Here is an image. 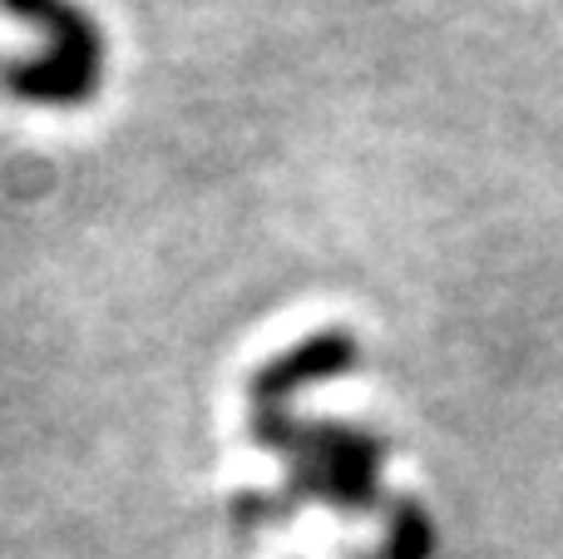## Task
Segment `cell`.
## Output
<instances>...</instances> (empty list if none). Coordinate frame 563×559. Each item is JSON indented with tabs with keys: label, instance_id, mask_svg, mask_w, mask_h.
I'll return each mask as SVG.
<instances>
[{
	"label": "cell",
	"instance_id": "cell-4",
	"mask_svg": "<svg viewBox=\"0 0 563 559\" xmlns=\"http://www.w3.org/2000/svg\"><path fill=\"white\" fill-rule=\"evenodd\" d=\"M430 545H435L430 515L416 501L390 505V535H386V550L376 559H430Z\"/></svg>",
	"mask_w": 563,
	"mask_h": 559
},
{
	"label": "cell",
	"instance_id": "cell-2",
	"mask_svg": "<svg viewBox=\"0 0 563 559\" xmlns=\"http://www.w3.org/2000/svg\"><path fill=\"white\" fill-rule=\"evenodd\" d=\"M45 35L35 59H0V89L25 105H85L104 79V30L79 0H0Z\"/></svg>",
	"mask_w": 563,
	"mask_h": 559
},
{
	"label": "cell",
	"instance_id": "cell-3",
	"mask_svg": "<svg viewBox=\"0 0 563 559\" xmlns=\"http://www.w3.org/2000/svg\"><path fill=\"white\" fill-rule=\"evenodd\" d=\"M351 366H356V337L351 332L301 337L297 347H287L267 366H257L247 396H253V406H287L291 392H301L311 382H327V376H341Z\"/></svg>",
	"mask_w": 563,
	"mask_h": 559
},
{
	"label": "cell",
	"instance_id": "cell-1",
	"mask_svg": "<svg viewBox=\"0 0 563 559\" xmlns=\"http://www.w3.org/2000/svg\"><path fill=\"white\" fill-rule=\"evenodd\" d=\"M253 441L291 461L282 501H331L336 511L376 505V475L386 461V441L376 431L341 421L301 426L287 416V406H253Z\"/></svg>",
	"mask_w": 563,
	"mask_h": 559
}]
</instances>
